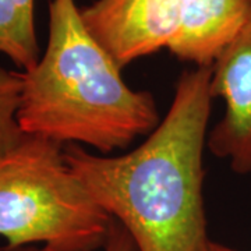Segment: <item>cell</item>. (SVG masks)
Segmentation results:
<instances>
[{"instance_id": "obj_1", "label": "cell", "mask_w": 251, "mask_h": 251, "mask_svg": "<svg viewBox=\"0 0 251 251\" xmlns=\"http://www.w3.org/2000/svg\"><path fill=\"white\" fill-rule=\"evenodd\" d=\"M212 100L211 67H194L180 75L169 110L133 151L109 155L64 145L82 186L137 251H201L209 240L204 148Z\"/></svg>"}, {"instance_id": "obj_2", "label": "cell", "mask_w": 251, "mask_h": 251, "mask_svg": "<svg viewBox=\"0 0 251 251\" xmlns=\"http://www.w3.org/2000/svg\"><path fill=\"white\" fill-rule=\"evenodd\" d=\"M159 122L152 95L123 80L122 67L91 34L77 1L50 0L45 52L23 72V133L110 153L152 133Z\"/></svg>"}, {"instance_id": "obj_3", "label": "cell", "mask_w": 251, "mask_h": 251, "mask_svg": "<svg viewBox=\"0 0 251 251\" xmlns=\"http://www.w3.org/2000/svg\"><path fill=\"white\" fill-rule=\"evenodd\" d=\"M112 222L69 165L64 145L24 134L0 155V237L6 246L102 250Z\"/></svg>"}, {"instance_id": "obj_4", "label": "cell", "mask_w": 251, "mask_h": 251, "mask_svg": "<svg viewBox=\"0 0 251 251\" xmlns=\"http://www.w3.org/2000/svg\"><path fill=\"white\" fill-rule=\"evenodd\" d=\"M187 0H94L81 7L90 32L123 69L169 49Z\"/></svg>"}, {"instance_id": "obj_5", "label": "cell", "mask_w": 251, "mask_h": 251, "mask_svg": "<svg viewBox=\"0 0 251 251\" xmlns=\"http://www.w3.org/2000/svg\"><path fill=\"white\" fill-rule=\"evenodd\" d=\"M211 94L225 108L206 147L233 172L251 175V16L211 66Z\"/></svg>"}, {"instance_id": "obj_6", "label": "cell", "mask_w": 251, "mask_h": 251, "mask_svg": "<svg viewBox=\"0 0 251 251\" xmlns=\"http://www.w3.org/2000/svg\"><path fill=\"white\" fill-rule=\"evenodd\" d=\"M251 16V0H187L169 52L194 67H211Z\"/></svg>"}, {"instance_id": "obj_7", "label": "cell", "mask_w": 251, "mask_h": 251, "mask_svg": "<svg viewBox=\"0 0 251 251\" xmlns=\"http://www.w3.org/2000/svg\"><path fill=\"white\" fill-rule=\"evenodd\" d=\"M0 53L21 72L41 57L35 25V0H0Z\"/></svg>"}, {"instance_id": "obj_8", "label": "cell", "mask_w": 251, "mask_h": 251, "mask_svg": "<svg viewBox=\"0 0 251 251\" xmlns=\"http://www.w3.org/2000/svg\"><path fill=\"white\" fill-rule=\"evenodd\" d=\"M23 72L0 67V155L24 137L18 123Z\"/></svg>"}, {"instance_id": "obj_9", "label": "cell", "mask_w": 251, "mask_h": 251, "mask_svg": "<svg viewBox=\"0 0 251 251\" xmlns=\"http://www.w3.org/2000/svg\"><path fill=\"white\" fill-rule=\"evenodd\" d=\"M102 251H137V249L131 236L126 232L122 225L113 221Z\"/></svg>"}, {"instance_id": "obj_10", "label": "cell", "mask_w": 251, "mask_h": 251, "mask_svg": "<svg viewBox=\"0 0 251 251\" xmlns=\"http://www.w3.org/2000/svg\"><path fill=\"white\" fill-rule=\"evenodd\" d=\"M0 251H102V250H82V249H66L46 244H32V246H20V247H9L4 246Z\"/></svg>"}, {"instance_id": "obj_11", "label": "cell", "mask_w": 251, "mask_h": 251, "mask_svg": "<svg viewBox=\"0 0 251 251\" xmlns=\"http://www.w3.org/2000/svg\"><path fill=\"white\" fill-rule=\"evenodd\" d=\"M201 251H240V250H236V249H232V247H227V246H225V244H221V243L214 242V240H208L206 244L204 246V249Z\"/></svg>"}]
</instances>
